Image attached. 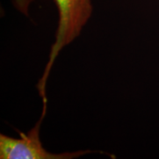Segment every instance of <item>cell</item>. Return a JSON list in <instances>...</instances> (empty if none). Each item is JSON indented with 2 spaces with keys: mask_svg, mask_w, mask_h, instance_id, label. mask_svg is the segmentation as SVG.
<instances>
[{
  "mask_svg": "<svg viewBox=\"0 0 159 159\" xmlns=\"http://www.w3.org/2000/svg\"><path fill=\"white\" fill-rule=\"evenodd\" d=\"M55 2L59 13L58 25L48 63L38 83L41 89H46L52 67L60 52L79 36L93 11L91 0H55Z\"/></svg>",
  "mask_w": 159,
  "mask_h": 159,
  "instance_id": "cell-1",
  "label": "cell"
},
{
  "mask_svg": "<svg viewBox=\"0 0 159 159\" xmlns=\"http://www.w3.org/2000/svg\"><path fill=\"white\" fill-rule=\"evenodd\" d=\"M42 114L36 125L27 134L19 133L20 138L14 139L0 134V158L1 159H73L91 153H105L101 151L79 150L52 153L43 147L40 140L41 125L47 113V104H43Z\"/></svg>",
  "mask_w": 159,
  "mask_h": 159,
  "instance_id": "cell-2",
  "label": "cell"
}]
</instances>
